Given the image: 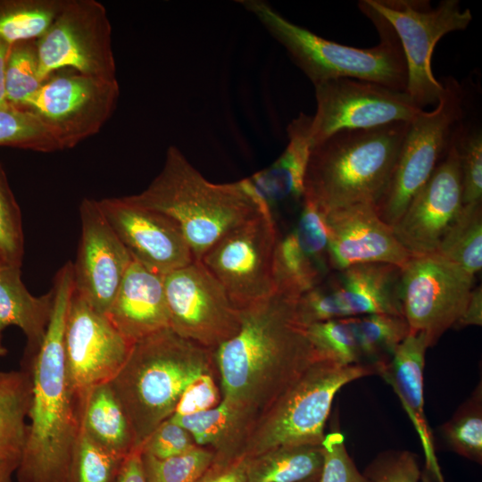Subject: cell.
Returning <instances> with one entry per match:
<instances>
[{
  "instance_id": "obj_5",
  "label": "cell",
  "mask_w": 482,
  "mask_h": 482,
  "mask_svg": "<svg viewBox=\"0 0 482 482\" xmlns=\"http://www.w3.org/2000/svg\"><path fill=\"white\" fill-rule=\"evenodd\" d=\"M410 122L342 129L312 146L303 199L323 213L340 207L375 204L392 174Z\"/></svg>"
},
{
  "instance_id": "obj_13",
  "label": "cell",
  "mask_w": 482,
  "mask_h": 482,
  "mask_svg": "<svg viewBox=\"0 0 482 482\" xmlns=\"http://www.w3.org/2000/svg\"><path fill=\"white\" fill-rule=\"evenodd\" d=\"M474 278L436 253L412 255L402 269L403 316L410 332H422L428 346L461 318Z\"/></svg>"
},
{
  "instance_id": "obj_40",
  "label": "cell",
  "mask_w": 482,
  "mask_h": 482,
  "mask_svg": "<svg viewBox=\"0 0 482 482\" xmlns=\"http://www.w3.org/2000/svg\"><path fill=\"white\" fill-rule=\"evenodd\" d=\"M363 474L371 482H420L421 479L418 456L407 450L380 453Z\"/></svg>"
},
{
  "instance_id": "obj_38",
  "label": "cell",
  "mask_w": 482,
  "mask_h": 482,
  "mask_svg": "<svg viewBox=\"0 0 482 482\" xmlns=\"http://www.w3.org/2000/svg\"><path fill=\"white\" fill-rule=\"evenodd\" d=\"M461 179L463 205L482 203V130L464 119L454 137Z\"/></svg>"
},
{
  "instance_id": "obj_9",
  "label": "cell",
  "mask_w": 482,
  "mask_h": 482,
  "mask_svg": "<svg viewBox=\"0 0 482 482\" xmlns=\"http://www.w3.org/2000/svg\"><path fill=\"white\" fill-rule=\"evenodd\" d=\"M392 27L407 67L406 93L420 109L436 105L443 84L431 70L436 43L446 34L464 30L472 21L458 0H443L432 7L426 0H366Z\"/></svg>"
},
{
  "instance_id": "obj_34",
  "label": "cell",
  "mask_w": 482,
  "mask_h": 482,
  "mask_svg": "<svg viewBox=\"0 0 482 482\" xmlns=\"http://www.w3.org/2000/svg\"><path fill=\"white\" fill-rule=\"evenodd\" d=\"M0 146L41 153L61 150L50 130L36 114L11 104L0 108Z\"/></svg>"
},
{
  "instance_id": "obj_48",
  "label": "cell",
  "mask_w": 482,
  "mask_h": 482,
  "mask_svg": "<svg viewBox=\"0 0 482 482\" xmlns=\"http://www.w3.org/2000/svg\"><path fill=\"white\" fill-rule=\"evenodd\" d=\"M20 459L0 456V482H12Z\"/></svg>"
},
{
  "instance_id": "obj_10",
  "label": "cell",
  "mask_w": 482,
  "mask_h": 482,
  "mask_svg": "<svg viewBox=\"0 0 482 482\" xmlns=\"http://www.w3.org/2000/svg\"><path fill=\"white\" fill-rule=\"evenodd\" d=\"M36 43L43 83L63 68L103 80H117L112 25L105 6L96 0H64L56 18Z\"/></svg>"
},
{
  "instance_id": "obj_8",
  "label": "cell",
  "mask_w": 482,
  "mask_h": 482,
  "mask_svg": "<svg viewBox=\"0 0 482 482\" xmlns=\"http://www.w3.org/2000/svg\"><path fill=\"white\" fill-rule=\"evenodd\" d=\"M442 84L435 108L422 110L410 122L389 181L374 204L378 217L391 227L446 155L466 118L464 87L453 77L445 78Z\"/></svg>"
},
{
  "instance_id": "obj_16",
  "label": "cell",
  "mask_w": 482,
  "mask_h": 482,
  "mask_svg": "<svg viewBox=\"0 0 482 482\" xmlns=\"http://www.w3.org/2000/svg\"><path fill=\"white\" fill-rule=\"evenodd\" d=\"M314 88L317 108L312 116V145L342 129L411 122L422 111L406 91L375 82L336 79L316 85Z\"/></svg>"
},
{
  "instance_id": "obj_42",
  "label": "cell",
  "mask_w": 482,
  "mask_h": 482,
  "mask_svg": "<svg viewBox=\"0 0 482 482\" xmlns=\"http://www.w3.org/2000/svg\"><path fill=\"white\" fill-rule=\"evenodd\" d=\"M195 446L192 436L187 429L167 420L137 447L142 453L166 459L186 453Z\"/></svg>"
},
{
  "instance_id": "obj_51",
  "label": "cell",
  "mask_w": 482,
  "mask_h": 482,
  "mask_svg": "<svg viewBox=\"0 0 482 482\" xmlns=\"http://www.w3.org/2000/svg\"><path fill=\"white\" fill-rule=\"evenodd\" d=\"M5 264L3 260L0 258V266Z\"/></svg>"
},
{
  "instance_id": "obj_19",
  "label": "cell",
  "mask_w": 482,
  "mask_h": 482,
  "mask_svg": "<svg viewBox=\"0 0 482 482\" xmlns=\"http://www.w3.org/2000/svg\"><path fill=\"white\" fill-rule=\"evenodd\" d=\"M108 223L131 258L164 276L195 261L178 224L168 215L122 197L98 200Z\"/></svg>"
},
{
  "instance_id": "obj_3",
  "label": "cell",
  "mask_w": 482,
  "mask_h": 482,
  "mask_svg": "<svg viewBox=\"0 0 482 482\" xmlns=\"http://www.w3.org/2000/svg\"><path fill=\"white\" fill-rule=\"evenodd\" d=\"M130 202L161 212L179 227L195 259L229 231L260 214H272L245 179L230 183L206 179L174 145L161 171Z\"/></svg>"
},
{
  "instance_id": "obj_49",
  "label": "cell",
  "mask_w": 482,
  "mask_h": 482,
  "mask_svg": "<svg viewBox=\"0 0 482 482\" xmlns=\"http://www.w3.org/2000/svg\"><path fill=\"white\" fill-rule=\"evenodd\" d=\"M7 353L8 350L3 343V334H0V357L5 356Z\"/></svg>"
},
{
  "instance_id": "obj_11",
  "label": "cell",
  "mask_w": 482,
  "mask_h": 482,
  "mask_svg": "<svg viewBox=\"0 0 482 482\" xmlns=\"http://www.w3.org/2000/svg\"><path fill=\"white\" fill-rule=\"evenodd\" d=\"M401 278L402 268L388 263L356 264L332 270L298 298V320L307 327L370 314L403 316Z\"/></svg>"
},
{
  "instance_id": "obj_1",
  "label": "cell",
  "mask_w": 482,
  "mask_h": 482,
  "mask_svg": "<svg viewBox=\"0 0 482 482\" xmlns=\"http://www.w3.org/2000/svg\"><path fill=\"white\" fill-rule=\"evenodd\" d=\"M298 298L275 290L240 309L238 332L214 351L241 445L254 420L320 356L298 320Z\"/></svg>"
},
{
  "instance_id": "obj_2",
  "label": "cell",
  "mask_w": 482,
  "mask_h": 482,
  "mask_svg": "<svg viewBox=\"0 0 482 482\" xmlns=\"http://www.w3.org/2000/svg\"><path fill=\"white\" fill-rule=\"evenodd\" d=\"M51 290L54 305L46 337L23 363L31 373L32 395L15 473L19 482H63L81 427V400L70 386L64 364V328L73 293L71 261L58 270Z\"/></svg>"
},
{
  "instance_id": "obj_45",
  "label": "cell",
  "mask_w": 482,
  "mask_h": 482,
  "mask_svg": "<svg viewBox=\"0 0 482 482\" xmlns=\"http://www.w3.org/2000/svg\"><path fill=\"white\" fill-rule=\"evenodd\" d=\"M482 325V288H472L469 301L463 313L458 320L453 328H461L468 326Z\"/></svg>"
},
{
  "instance_id": "obj_23",
  "label": "cell",
  "mask_w": 482,
  "mask_h": 482,
  "mask_svg": "<svg viewBox=\"0 0 482 482\" xmlns=\"http://www.w3.org/2000/svg\"><path fill=\"white\" fill-rule=\"evenodd\" d=\"M331 271L324 214L303 199L295 227L277 242L273 261L275 290L300 297Z\"/></svg>"
},
{
  "instance_id": "obj_6",
  "label": "cell",
  "mask_w": 482,
  "mask_h": 482,
  "mask_svg": "<svg viewBox=\"0 0 482 482\" xmlns=\"http://www.w3.org/2000/svg\"><path fill=\"white\" fill-rule=\"evenodd\" d=\"M287 51L313 86L336 79L375 82L406 91L407 67L391 25L366 0L358 7L376 27L379 43L370 48L349 46L321 37L296 25L262 0L238 1Z\"/></svg>"
},
{
  "instance_id": "obj_25",
  "label": "cell",
  "mask_w": 482,
  "mask_h": 482,
  "mask_svg": "<svg viewBox=\"0 0 482 482\" xmlns=\"http://www.w3.org/2000/svg\"><path fill=\"white\" fill-rule=\"evenodd\" d=\"M428 347L422 332H409L396 346L390 362L379 371L378 376L393 387L412 422L421 442L427 470L434 474L437 482H445L424 411L423 372Z\"/></svg>"
},
{
  "instance_id": "obj_15",
  "label": "cell",
  "mask_w": 482,
  "mask_h": 482,
  "mask_svg": "<svg viewBox=\"0 0 482 482\" xmlns=\"http://www.w3.org/2000/svg\"><path fill=\"white\" fill-rule=\"evenodd\" d=\"M170 328L180 337L212 351L240 328V310L200 261L163 277Z\"/></svg>"
},
{
  "instance_id": "obj_28",
  "label": "cell",
  "mask_w": 482,
  "mask_h": 482,
  "mask_svg": "<svg viewBox=\"0 0 482 482\" xmlns=\"http://www.w3.org/2000/svg\"><path fill=\"white\" fill-rule=\"evenodd\" d=\"M80 422L94 442L117 457L125 459L137 448L129 420L110 383L96 386L81 397Z\"/></svg>"
},
{
  "instance_id": "obj_41",
  "label": "cell",
  "mask_w": 482,
  "mask_h": 482,
  "mask_svg": "<svg viewBox=\"0 0 482 482\" xmlns=\"http://www.w3.org/2000/svg\"><path fill=\"white\" fill-rule=\"evenodd\" d=\"M324 454L320 482H371L361 472L349 455L344 435L333 430L321 443Z\"/></svg>"
},
{
  "instance_id": "obj_12",
  "label": "cell",
  "mask_w": 482,
  "mask_h": 482,
  "mask_svg": "<svg viewBox=\"0 0 482 482\" xmlns=\"http://www.w3.org/2000/svg\"><path fill=\"white\" fill-rule=\"evenodd\" d=\"M278 239L272 214L260 213L224 235L200 262L240 310L275 292L273 261Z\"/></svg>"
},
{
  "instance_id": "obj_20",
  "label": "cell",
  "mask_w": 482,
  "mask_h": 482,
  "mask_svg": "<svg viewBox=\"0 0 482 482\" xmlns=\"http://www.w3.org/2000/svg\"><path fill=\"white\" fill-rule=\"evenodd\" d=\"M305 328L320 356L341 365L372 366L378 375L410 332L403 316L390 314L335 319Z\"/></svg>"
},
{
  "instance_id": "obj_4",
  "label": "cell",
  "mask_w": 482,
  "mask_h": 482,
  "mask_svg": "<svg viewBox=\"0 0 482 482\" xmlns=\"http://www.w3.org/2000/svg\"><path fill=\"white\" fill-rule=\"evenodd\" d=\"M204 373L219 376L214 351L170 328L133 344L110 384L129 420L137 447L173 415L187 386Z\"/></svg>"
},
{
  "instance_id": "obj_50",
  "label": "cell",
  "mask_w": 482,
  "mask_h": 482,
  "mask_svg": "<svg viewBox=\"0 0 482 482\" xmlns=\"http://www.w3.org/2000/svg\"><path fill=\"white\" fill-rule=\"evenodd\" d=\"M303 482H320V476L308 480H304Z\"/></svg>"
},
{
  "instance_id": "obj_29",
  "label": "cell",
  "mask_w": 482,
  "mask_h": 482,
  "mask_svg": "<svg viewBox=\"0 0 482 482\" xmlns=\"http://www.w3.org/2000/svg\"><path fill=\"white\" fill-rule=\"evenodd\" d=\"M324 461L320 445L281 446L245 459L247 482H303L320 477Z\"/></svg>"
},
{
  "instance_id": "obj_39",
  "label": "cell",
  "mask_w": 482,
  "mask_h": 482,
  "mask_svg": "<svg viewBox=\"0 0 482 482\" xmlns=\"http://www.w3.org/2000/svg\"><path fill=\"white\" fill-rule=\"evenodd\" d=\"M23 255L21 209L0 163V258L7 265L21 267Z\"/></svg>"
},
{
  "instance_id": "obj_46",
  "label": "cell",
  "mask_w": 482,
  "mask_h": 482,
  "mask_svg": "<svg viewBox=\"0 0 482 482\" xmlns=\"http://www.w3.org/2000/svg\"><path fill=\"white\" fill-rule=\"evenodd\" d=\"M118 482H146L138 447L124 459Z\"/></svg>"
},
{
  "instance_id": "obj_30",
  "label": "cell",
  "mask_w": 482,
  "mask_h": 482,
  "mask_svg": "<svg viewBox=\"0 0 482 482\" xmlns=\"http://www.w3.org/2000/svg\"><path fill=\"white\" fill-rule=\"evenodd\" d=\"M31 395L29 369L0 371V456L21 459Z\"/></svg>"
},
{
  "instance_id": "obj_26",
  "label": "cell",
  "mask_w": 482,
  "mask_h": 482,
  "mask_svg": "<svg viewBox=\"0 0 482 482\" xmlns=\"http://www.w3.org/2000/svg\"><path fill=\"white\" fill-rule=\"evenodd\" d=\"M312 117L301 112L288 124V143L269 167L247 179L259 196L271 208L285 202H303V182L312 148Z\"/></svg>"
},
{
  "instance_id": "obj_14",
  "label": "cell",
  "mask_w": 482,
  "mask_h": 482,
  "mask_svg": "<svg viewBox=\"0 0 482 482\" xmlns=\"http://www.w3.org/2000/svg\"><path fill=\"white\" fill-rule=\"evenodd\" d=\"M119 97L118 79L75 72L48 78L23 109L40 119L62 150L97 134L112 115Z\"/></svg>"
},
{
  "instance_id": "obj_7",
  "label": "cell",
  "mask_w": 482,
  "mask_h": 482,
  "mask_svg": "<svg viewBox=\"0 0 482 482\" xmlns=\"http://www.w3.org/2000/svg\"><path fill=\"white\" fill-rule=\"evenodd\" d=\"M378 375L372 366L341 365L319 356L254 420L238 459L290 445H320L333 400L346 384Z\"/></svg>"
},
{
  "instance_id": "obj_22",
  "label": "cell",
  "mask_w": 482,
  "mask_h": 482,
  "mask_svg": "<svg viewBox=\"0 0 482 482\" xmlns=\"http://www.w3.org/2000/svg\"><path fill=\"white\" fill-rule=\"evenodd\" d=\"M323 214L332 270L363 263H388L403 269L412 256L392 227L378 217L374 204H351Z\"/></svg>"
},
{
  "instance_id": "obj_24",
  "label": "cell",
  "mask_w": 482,
  "mask_h": 482,
  "mask_svg": "<svg viewBox=\"0 0 482 482\" xmlns=\"http://www.w3.org/2000/svg\"><path fill=\"white\" fill-rule=\"evenodd\" d=\"M105 315L132 344L170 328L162 276L132 259Z\"/></svg>"
},
{
  "instance_id": "obj_43",
  "label": "cell",
  "mask_w": 482,
  "mask_h": 482,
  "mask_svg": "<svg viewBox=\"0 0 482 482\" xmlns=\"http://www.w3.org/2000/svg\"><path fill=\"white\" fill-rule=\"evenodd\" d=\"M219 376L204 373L183 391L174 411L176 415H189L216 407L222 399Z\"/></svg>"
},
{
  "instance_id": "obj_32",
  "label": "cell",
  "mask_w": 482,
  "mask_h": 482,
  "mask_svg": "<svg viewBox=\"0 0 482 482\" xmlns=\"http://www.w3.org/2000/svg\"><path fill=\"white\" fill-rule=\"evenodd\" d=\"M64 0H0V38L12 46L37 40L51 26Z\"/></svg>"
},
{
  "instance_id": "obj_44",
  "label": "cell",
  "mask_w": 482,
  "mask_h": 482,
  "mask_svg": "<svg viewBox=\"0 0 482 482\" xmlns=\"http://www.w3.org/2000/svg\"><path fill=\"white\" fill-rule=\"evenodd\" d=\"M245 467V459L234 460L226 464L212 463L196 482H247Z\"/></svg>"
},
{
  "instance_id": "obj_18",
  "label": "cell",
  "mask_w": 482,
  "mask_h": 482,
  "mask_svg": "<svg viewBox=\"0 0 482 482\" xmlns=\"http://www.w3.org/2000/svg\"><path fill=\"white\" fill-rule=\"evenodd\" d=\"M79 218L73 290L96 312L106 314L132 258L105 219L98 200L84 198Z\"/></svg>"
},
{
  "instance_id": "obj_27",
  "label": "cell",
  "mask_w": 482,
  "mask_h": 482,
  "mask_svg": "<svg viewBox=\"0 0 482 482\" xmlns=\"http://www.w3.org/2000/svg\"><path fill=\"white\" fill-rule=\"evenodd\" d=\"M53 292L31 295L21 280V267L0 266V334L9 326L21 329L27 339L24 363L39 350L50 321Z\"/></svg>"
},
{
  "instance_id": "obj_47",
  "label": "cell",
  "mask_w": 482,
  "mask_h": 482,
  "mask_svg": "<svg viewBox=\"0 0 482 482\" xmlns=\"http://www.w3.org/2000/svg\"><path fill=\"white\" fill-rule=\"evenodd\" d=\"M11 46L0 38V108H5L10 104L5 97V69Z\"/></svg>"
},
{
  "instance_id": "obj_21",
  "label": "cell",
  "mask_w": 482,
  "mask_h": 482,
  "mask_svg": "<svg viewBox=\"0 0 482 482\" xmlns=\"http://www.w3.org/2000/svg\"><path fill=\"white\" fill-rule=\"evenodd\" d=\"M462 206L459 158L453 142L431 177L392 227L393 231L411 255L433 253Z\"/></svg>"
},
{
  "instance_id": "obj_17",
  "label": "cell",
  "mask_w": 482,
  "mask_h": 482,
  "mask_svg": "<svg viewBox=\"0 0 482 482\" xmlns=\"http://www.w3.org/2000/svg\"><path fill=\"white\" fill-rule=\"evenodd\" d=\"M132 345L105 314L96 312L73 290L63 346L67 379L79 399L89 389L110 383L127 361Z\"/></svg>"
},
{
  "instance_id": "obj_37",
  "label": "cell",
  "mask_w": 482,
  "mask_h": 482,
  "mask_svg": "<svg viewBox=\"0 0 482 482\" xmlns=\"http://www.w3.org/2000/svg\"><path fill=\"white\" fill-rule=\"evenodd\" d=\"M213 459L212 450L198 445L166 459L141 453L146 482H196L209 470Z\"/></svg>"
},
{
  "instance_id": "obj_35",
  "label": "cell",
  "mask_w": 482,
  "mask_h": 482,
  "mask_svg": "<svg viewBox=\"0 0 482 482\" xmlns=\"http://www.w3.org/2000/svg\"><path fill=\"white\" fill-rule=\"evenodd\" d=\"M43 82L38 76L36 40L11 46L5 69V97L9 104L23 108Z\"/></svg>"
},
{
  "instance_id": "obj_31",
  "label": "cell",
  "mask_w": 482,
  "mask_h": 482,
  "mask_svg": "<svg viewBox=\"0 0 482 482\" xmlns=\"http://www.w3.org/2000/svg\"><path fill=\"white\" fill-rule=\"evenodd\" d=\"M435 253L475 278L482 268V203L462 206Z\"/></svg>"
},
{
  "instance_id": "obj_36",
  "label": "cell",
  "mask_w": 482,
  "mask_h": 482,
  "mask_svg": "<svg viewBox=\"0 0 482 482\" xmlns=\"http://www.w3.org/2000/svg\"><path fill=\"white\" fill-rule=\"evenodd\" d=\"M123 461L94 442L80 427L63 482H118Z\"/></svg>"
},
{
  "instance_id": "obj_33",
  "label": "cell",
  "mask_w": 482,
  "mask_h": 482,
  "mask_svg": "<svg viewBox=\"0 0 482 482\" xmlns=\"http://www.w3.org/2000/svg\"><path fill=\"white\" fill-rule=\"evenodd\" d=\"M441 435L448 447L459 455L482 462V386L441 427Z\"/></svg>"
}]
</instances>
